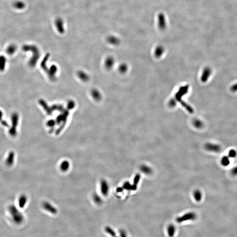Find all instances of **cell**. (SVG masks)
Segmentation results:
<instances>
[{
  "label": "cell",
  "mask_w": 237,
  "mask_h": 237,
  "mask_svg": "<svg viewBox=\"0 0 237 237\" xmlns=\"http://www.w3.org/2000/svg\"><path fill=\"white\" fill-rule=\"evenodd\" d=\"M237 156V151L234 149H231L228 152V157L230 158H235Z\"/></svg>",
  "instance_id": "19"
},
{
  "label": "cell",
  "mask_w": 237,
  "mask_h": 237,
  "mask_svg": "<svg viewBox=\"0 0 237 237\" xmlns=\"http://www.w3.org/2000/svg\"><path fill=\"white\" fill-rule=\"evenodd\" d=\"M197 216L195 212H189L185 213L184 215L178 217L176 219V221L178 223H181L185 221H188V220H195L196 219Z\"/></svg>",
  "instance_id": "4"
},
{
  "label": "cell",
  "mask_w": 237,
  "mask_h": 237,
  "mask_svg": "<svg viewBox=\"0 0 237 237\" xmlns=\"http://www.w3.org/2000/svg\"><path fill=\"white\" fill-rule=\"evenodd\" d=\"M193 125L198 129L201 128L203 127V124L200 120H196L193 122Z\"/></svg>",
  "instance_id": "20"
},
{
  "label": "cell",
  "mask_w": 237,
  "mask_h": 237,
  "mask_svg": "<svg viewBox=\"0 0 237 237\" xmlns=\"http://www.w3.org/2000/svg\"><path fill=\"white\" fill-rule=\"evenodd\" d=\"M205 148L208 151L215 153L220 152L221 149L220 145L212 143H207L205 145Z\"/></svg>",
  "instance_id": "6"
},
{
  "label": "cell",
  "mask_w": 237,
  "mask_h": 237,
  "mask_svg": "<svg viewBox=\"0 0 237 237\" xmlns=\"http://www.w3.org/2000/svg\"><path fill=\"white\" fill-rule=\"evenodd\" d=\"M230 158L228 156H224L221 158L220 160V163L223 167H228L230 164Z\"/></svg>",
  "instance_id": "12"
},
{
  "label": "cell",
  "mask_w": 237,
  "mask_h": 237,
  "mask_svg": "<svg viewBox=\"0 0 237 237\" xmlns=\"http://www.w3.org/2000/svg\"><path fill=\"white\" fill-rule=\"evenodd\" d=\"M43 207L45 210L49 211V212L51 213H53V214H55L56 213V210L55 208L52 207V206H51L49 203H44L43 204Z\"/></svg>",
  "instance_id": "13"
},
{
  "label": "cell",
  "mask_w": 237,
  "mask_h": 237,
  "mask_svg": "<svg viewBox=\"0 0 237 237\" xmlns=\"http://www.w3.org/2000/svg\"><path fill=\"white\" fill-rule=\"evenodd\" d=\"M27 201V196L25 195H22L19 198L18 204L20 208H24Z\"/></svg>",
  "instance_id": "8"
},
{
  "label": "cell",
  "mask_w": 237,
  "mask_h": 237,
  "mask_svg": "<svg viewBox=\"0 0 237 237\" xmlns=\"http://www.w3.org/2000/svg\"><path fill=\"white\" fill-rule=\"evenodd\" d=\"M9 212L14 224L20 225L24 221V217L22 213L18 210L15 206L11 205L9 207Z\"/></svg>",
  "instance_id": "2"
},
{
  "label": "cell",
  "mask_w": 237,
  "mask_h": 237,
  "mask_svg": "<svg viewBox=\"0 0 237 237\" xmlns=\"http://www.w3.org/2000/svg\"><path fill=\"white\" fill-rule=\"evenodd\" d=\"M209 70L208 69H206L205 70V71L203 72V75H202V78H201V80L203 82H205L208 77L209 75Z\"/></svg>",
  "instance_id": "21"
},
{
  "label": "cell",
  "mask_w": 237,
  "mask_h": 237,
  "mask_svg": "<svg viewBox=\"0 0 237 237\" xmlns=\"http://www.w3.org/2000/svg\"><path fill=\"white\" fill-rule=\"evenodd\" d=\"M158 26L160 30H166L167 27V20L164 14L160 13L158 15Z\"/></svg>",
  "instance_id": "5"
},
{
  "label": "cell",
  "mask_w": 237,
  "mask_h": 237,
  "mask_svg": "<svg viewBox=\"0 0 237 237\" xmlns=\"http://www.w3.org/2000/svg\"><path fill=\"white\" fill-rule=\"evenodd\" d=\"M1 123L4 127H6V128H9V124H8V122L4 120H2L1 121Z\"/></svg>",
  "instance_id": "23"
},
{
  "label": "cell",
  "mask_w": 237,
  "mask_h": 237,
  "mask_svg": "<svg viewBox=\"0 0 237 237\" xmlns=\"http://www.w3.org/2000/svg\"><path fill=\"white\" fill-rule=\"evenodd\" d=\"M141 170L142 172L147 175H149L152 172V170L149 166L146 165H142L141 167Z\"/></svg>",
  "instance_id": "15"
},
{
  "label": "cell",
  "mask_w": 237,
  "mask_h": 237,
  "mask_svg": "<svg viewBox=\"0 0 237 237\" xmlns=\"http://www.w3.org/2000/svg\"><path fill=\"white\" fill-rule=\"evenodd\" d=\"M7 63V59L4 55H0V71L2 72L5 70Z\"/></svg>",
  "instance_id": "9"
},
{
  "label": "cell",
  "mask_w": 237,
  "mask_h": 237,
  "mask_svg": "<svg viewBox=\"0 0 237 237\" xmlns=\"http://www.w3.org/2000/svg\"><path fill=\"white\" fill-rule=\"evenodd\" d=\"M105 230L106 233L111 236L112 237H116V234L115 231L110 227H109V226H107V227H105Z\"/></svg>",
  "instance_id": "18"
},
{
  "label": "cell",
  "mask_w": 237,
  "mask_h": 237,
  "mask_svg": "<svg viewBox=\"0 0 237 237\" xmlns=\"http://www.w3.org/2000/svg\"><path fill=\"white\" fill-rule=\"evenodd\" d=\"M3 117V113L1 110H0V121L2 120Z\"/></svg>",
  "instance_id": "24"
},
{
  "label": "cell",
  "mask_w": 237,
  "mask_h": 237,
  "mask_svg": "<svg viewBox=\"0 0 237 237\" xmlns=\"http://www.w3.org/2000/svg\"><path fill=\"white\" fill-rule=\"evenodd\" d=\"M16 50H17V47L16 45L11 44L7 47L6 51L9 55H12L15 52Z\"/></svg>",
  "instance_id": "11"
},
{
  "label": "cell",
  "mask_w": 237,
  "mask_h": 237,
  "mask_svg": "<svg viewBox=\"0 0 237 237\" xmlns=\"http://www.w3.org/2000/svg\"><path fill=\"white\" fill-rule=\"evenodd\" d=\"M22 49L25 52L30 51L32 53L33 56L30 59L28 64L31 67H34L39 58V52L37 47L35 45L25 44L22 46Z\"/></svg>",
  "instance_id": "1"
},
{
  "label": "cell",
  "mask_w": 237,
  "mask_h": 237,
  "mask_svg": "<svg viewBox=\"0 0 237 237\" xmlns=\"http://www.w3.org/2000/svg\"><path fill=\"white\" fill-rule=\"evenodd\" d=\"M202 195L201 191H200L199 190L195 191L194 192V199L196 200V201L199 202L201 201V199H202Z\"/></svg>",
  "instance_id": "17"
},
{
  "label": "cell",
  "mask_w": 237,
  "mask_h": 237,
  "mask_svg": "<svg viewBox=\"0 0 237 237\" xmlns=\"http://www.w3.org/2000/svg\"><path fill=\"white\" fill-rule=\"evenodd\" d=\"M14 7L18 10H22L25 7V4L22 1H16L13 4Z\"/></svg>",
  "instance_id": "14"
},
{
  "label": "cell",
  "mask_w": 237,
  "mask_h": 237,
  "mask_svg": "<svg viewBox=\"0 0 237 237\" xmlns=\"http://www.w3.org/2000/svg\"><path fill=\"white\" fill-rule=\"evenodd\" d=\"M19 114L16 112H14L12 114V126L9 129V134L12 137H15L17 134V128L19 124Z\"/></svg>",
  "instance_id": "3"
},
{
  "label": "cell",
  "mask_w": 237,
  "mask_h": 237,
  "mask_svg": "<svg viewBox=\"0 0 237 237\" xmlns=\"http://www.w3.org/2000/svg\"><path fill=\"white\" fill-rule=\"evenodd\" d=\"M121 237H127L124 231H121Z\"/></svg>",
  "instance_id": "25"
},
{
  "label": "cell",
  "mask_w": 237,
  "mask_h": 237,
  "mask_svg": "<svg viewBox=\"0 0 237 237\" xmlns=\"http://www.w3.org/2000/svg\"><path fill=\"white\" fill-rule=\"evenodd\" d=\"M168 235L170 237H173L176 232V228L173 224H170L167 228Z\"/></svg>",
  "instance_id": "10"
},
{
  "label": "cell",
  "mask_w": 237,
  "mask_h": 237,
  "mask_svg": "<svg viewBox=\"0 0 237 237\" xmlns=\"http://www.w3.org/2000/svg\"><path fill=\"white\" fill-rule=\"evenodd\" d=\"M164 49L163 47L162 46H159L156 48L155 50V53L156 57L159 58L160 57L164 52Z\"/></svg>",
  "instance_id": "16"
},
{
  "label": "cell",
  "mask_w": 237,
  "mask_h": 237,
  "mask_svg": "<svg viewBox=\"0 0 237 237\" xmlns=\"http://www.w3.org/2000/svg\"><path fill=\"white\" fill-rule=\"evenodd\" d=\"M15 154L13 151H10L5 160V163L8 167H10L13 165L14 161Z\"/></svg>",
  "instance_id": "7"
},
{
  "label": "cell",
  "mask_w": 237,
  "mask_h": 237,
  "mask_svg": "<svg viewBox=\"0 0 237 237\" xmlns=\"http://www.w3.org/2000/svg\"><path fill=\"white\" fill-rule=\"evenodd\" d=\"M230 173L233 176H237V165L230 170Z\"/></svg>",
  "instance_id": "22"
}]
</instances>
